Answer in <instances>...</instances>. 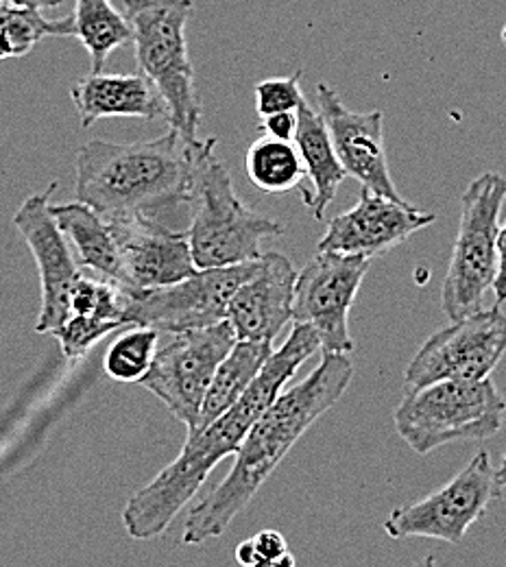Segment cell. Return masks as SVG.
Instances as JSON below:
<instances>
[{
  "label": "cell",
  "instance_id": "cell-9",
  "mask_svg": "<svg viewBox=\"0 0 506 567\" xmlns=\"http://www.w3.org/2000/svg\"><path fill=\"white\" fill-rule=\"evenodd\" d=\"M498 496L500 487L492 456L489 452H478L434 494L415 504L395 508L384 522V533L397 542L420 537L461 544L472 524L485 517Z\"/></svg>",
  "mask_w": 506,
  "mask_h": 567
},
{
  "label": "cell",
  "instance_id": "cell-6",
  "mask_svg": "<svg viewBox=\"0 0 506 567\" xmlns=\"http://www.w3.org/2000/svg\"><path fill=\"white\" fill-rule=\"evenodd\" d=\"M193 208L188 236L199 271L256 260L262 256V238L285 234L282 223L245 206L227 166L217 157V144L199 159Z\"/></svg>",
  "mask_w": 506,
  "mask_h": 567
},
{
  "label": "cell",
  "instance_id": "cell-12",
  "mask_svg": "<svg viewBox=\"0 0 506 567\" xmlns=\"http://www.w3.org/2000/svg\"><path fill=\"white\" fill-rule=\"evenodd\" d=\"M371 260L319 251L297 274L292 321L310 326L323 354H350L357 343L350 334V310L357 301Z\"/></svg>",
  "mask_w": 506,
  "mask_h": 567
},
{
  "label": "cell",
  "instance_id": "cell-15",
  "mask_svg": "<svg viewBox=\"0 0 506 567\" xmlns=\"http://www.w3.org/2000/svg\"><path fill=\"white\" fill-rule=\"evenodd\" d=\"M107 220L118 247L127 290L182 282L199 271L188 231L145 216Z\"/></svg>",
  "mask_w": 506,
  "mask_h": 567
},
{
  "label": "cell",
  "instance_id": "cell-17",
  "mask_svg": "<svg viewBox=\"0 0 506 567\" xmlns=\"http://www.w3.org/2000/svg\"><path fill=\"white\" fill-rule=\"evenodd\" d=\"M295 284L297 271L287 256L262 254L256 274L238 286L227 308L236 339L273 343L292 319Z\"/></svg>",
  "mask_w": 506,
  "mask_h": 567
},
{
  "label": "cell",
  "instance_id": "cell-26",
  "mask_svg": "<svg viewBox=\"0 0 506 567\" xmlns=\"http://www.w3.org/2000/svg\"><path fill=\"white\" fill-rule=\"evenodd\" d=\"M157 332L148 328H134L123 334L105 355V371L118 382H141L155 358Z\"/></svg>",
  "mask_w": 506,
  "mask_h": 567
},
{
  "label": "cell",
  "instance_id": "cell-18",
  "mask_svg": "<svg viewBox=\"0 0 506 567\" xmlns=\"http://www.w3.org/2000/svg\"><path fill=\"white\" fill-rule=\"evenodd\" d=\"M74 110L81 127L87 130L101 118H168V110L159 92L145 74H105L92 72L71 87Z\"/></svg>",
  "mask_w": 506,
  "mask_h": 567
},
{
  "label": "cell",
  "instance_id": "cell-16",
  "mask_svg": "<svg viewBox=\"0 0 506 567\" xmlns=\"http://www.w3.org/2000/svg\"><path fill=\"white\" fill-rule=\"evenodd\" d=\"M434 220L436 214L362 188L359 204L328 223L319 240V251L364 256L371 260L406 243L415 231L433 225Z\"/></svg>",
  "mask_w": 506,
  "mask_h": 567
},
{
  "label": "cell",
  "instance_id": "cell-32",
  "mask_svg": "<svg viewBox=\"0 0 506 567\" xmlns=\"http://www.w3.org/2000/svg\"><path fill=\"white\" fill-rule=\"evenodd\" d=\"M496 481H498V487H500V489H506V454L503 456L500 467L496 470Z\"/></svg>",
  "mask_w": 506,
  "mask_h": 567
},
{
  "label": "cell",
  "instance_id": "cell-14",
  "mask_svg": "<svg viewBox=\"0 0 506 567\" xmlns=\"http://www.w3.org/2000/svg\"><path fill=\"white\" fill-rule=\"evenodd\" d=\"M317 110L321 112L337 155L348 173L361 182L362 188L382 195L393 202H406L393 184L386 144H384V114L352 112L339 96V92L328 85H317Z\"/></svg>",
  "mask_w": 506,
  "mask_h": 567
},
{
  "label": "cell",
  "instance_id": "cell-1",
  "mask_svg": "<svg viewBox=\"0 0 506 567\" xmlns=\"http://www.w3.org/2000/svg\"><path fill=\"white\" fill-rule=\"evenodd\" d=\"M319 350L321 341L317 332L310 326L295 323L285 346L273 350L242 398L213 424L188 434L182 454L127 499L123 508L127 535L138 542L164 535L175 515L208 481L210 472L229 454L240 450L251 425L280 398L297 369Z\"/></svg>",
  "mask_w": 506,
  "mask_h": 567
},
{
  "label": "cell",
  "instance_id": "cell-4",
  "mask_svg": "<svg viewBox=\"0 0 506 567\" xmlns=\"http://www.w3.org/2000/svg\"><path fill=\"white\" fill-rule=\"evenodd\" d=\"M193 13V0H125L138 69L164 99L171 130L190 142L197 141L202 125V101L186 38Z\"/></svg>",
  "mask_w": 506,
  "mask_h": 567
},
{
  "label": "cell",
  "instance_id": "cell-20",
  "mask_svg": "<svg viewBox=\"0 0 506 567\" xmlns=\"http://www.w3.org/2000/svg\"><path fill=\"white\" fill-rule=\"evenodd\" d=\"M295 144L299 148L308 179V186L299 188L301 202L317 220H323L328 206L334 202L348 173L337 155L321 112L310 105L308 99L297 110Z\"/></svg>",
  "mask_w": 506,
  "mask_h": 567
},
{
  "label": "cell",
  "instance_id": "cell-30",
  "mask_svg": "<svg viewBox=\"0 0 506 567\" xmlns=\"http://www.w3.org/2000/svg\"><path fill=\"white\" fill-rule=\"evenodd\" d=\"M498 278L494 282V292H496V306L506 303V223L500 225L498 234Z\"/></svg>",
  "mask_w": 506,
  "mask_h": 567
},
{
  "label": "cell",
  "instance_id": "cell-13",
  "mask_svg": "<svg viewBox=\"0 0 506 567\" xmlns=\"http://www.w3.org/2000/svg\"><path fill=\"white\" fill-rule=\"evenodd\" d=\"M55 190L58 182L49 184L47 190L27 197L13 214V225L22 234L40 269L42 308L35 326L40 334H53L66 321L71 290L81 276L66 236L51 214V197Z\"/></svg>",
  "mask_w": 506,
  "mask_h": 567
},
{
  "label": "cell",
  "instance_id": "cell-11",
  "mask_svg": "<svg viewBox=\"0 0 506 567\" xmlns=\"http://www.w3.org/2000/svg\"><path fill=\"white\" fill-rule=\"evenodd\" d=\"M506 354V315L500 306L452 321L413 355L404 371L409 391L443 380H487Z\"/></svg>",
  "mask_w": 506,
  "mask_h": 567
},
{
  "label": "cell",
  "instance_id": "cell-28",
  "mask_svg": "<svg viewBox=\"0 0 506 567\" xmlns=\"http://www.w3.org/2000/svg\"><path fill=\"white\" fill-rule=\"evenodd\" d=\"M301 72L292 76H273L265 79L256 85V112L260 118L280 114V112H297L306 101L301 85Z\"/></svg>",
  "mask_w": 506,
  "mask_h": 567
},
{
  "label": "cell",
  "instance_id": "cell-25",
  "mask_svg": "<svg viewBox=\"0 0 506 567\" xmlns=\"http://www.w3.org/2000/svg\"><path fill=\"white\" fill-rule=\"evenodd\" d=\"M49 35H74L73 16L49 20L38 9H20L9 4V11L0 24V62L29 55L33 47Z\"/></svg>",
  "mask_w": 506,
  "mask_h": 567
},
{
  "label": "cell",
  "instance_id": "cell-34",
  "mask_svg": "<svg viewBox=\"0 0 506 567\" xmlns=\"http://www.w3.org/2000/svg\"><path fill=\"white\" fill-rule=\"evenodd\" d=\"M7 11H9V4H4V2H0V24H2V20H4V16H7Z\"/></svg>",
  "mask_w": 506,
  "mask_h": 567
},
{
  "label": "cell",
  "instance_id": "cell-10",
  "mask_svg": "<svg viewBox=\"0 0 506 567\" xmlns=\"http://www.w3.org/2000/svg\"><path fill=\"white\" fill-rule=\"evenodd\" d=\"M236 332L229 321L204 330H188L159 350L145 378L138 382L193 432L215 380L218 364L236 346Z\"/></svg>",
  "mask_w": 506,
  "mask_h": 567
},
{
  "label": "cell",
  "instance_id": "cell-19",
  "mask_svg": "<svg viewBox=\"0 0 506 567\" xmlns=\"http://www.w3.org/2000/svg\"><path fill=\"white\" fill-rule=\"evenodd\" d=\"M118 328H130L125 323V290L79 276L71 290L69 317L53 337L60 341L62 354L76 360Z\"/></svg>",
  "mask_w": 506,
  "mask_h": 567
},
{
  "label": "cell",
  "instance_id": "cell-2",
  "mask_svg": "<svg viewBox=\"0 0 506 567\" xmlns=\"http://www.w3.org/2000/svg\"><path fill=\"white\" fill-rule=\"evenodd\" d=\"M354 364L348 354H323L319 367L251 425L236 463L223 483L190 508L182 535L184 546H199L220 537L249 506L269 476L280 467L297 441L348 391Z\"/></svg>",
  "mask_w": 506,
  "mask_h": 567
},
{
  "label": "cell",
  "instance_id": "cell-29",
  "mask_svg": "<svg viewBox=\"0 0 506 567\" xmlns=\"http://www.w3.org/2000/svg\"><path fill=\"white\" fill-rule=\"evenodd\" d=\"M265 136L276 141L295 142L297 136V112H280L262 118Z\"/></svg>",
  "mask_w": 506,
  "mask_h": 567
},
{
  "label": "cell",
  "instance_id": "cell-23",
  "mask_svg": "<svg viewBox=\"0 0 506 567\" xmlns=\"http://www.w3.org/2000/svg\"><path fill=\"white\" fill-rule=\"evenodd\" d=\"M74 38L90 53L92 72H103L110 55L134 40L132 24L112 0H74Z\"/></svg>",
  "mask_w": 506,
  "mask_h": 567
},
{
  "label": "cell",
  "instance_id": "cell-22",
  "mask_svg": "<svg viewBox=\"0 0 506 567\" xmlns=\"http://www.w3.org/2000/svg\"><path fill=\"white\" fill-rule=\"evenodd\" d=\"M273 354V343L262 341H236L231 352L223 358L218 364L215 380L210 384V391L206 395L199 424L188 432L195 434L213 424L227 409H231L242 393L249 389V384L256 380L269 355Z\"/></svg>",
  "mask_w": 506,
  "mask_h": 567
},
{
  "label": "cell",
  "instance_id": "cell-27",
  "mask_svg": "<svg viewBox=\"0 0 506 567\" xmlns=\"http://www.w3.org/2000/svg\"><path fill=\"white\" fill-rule=\"evenodd\" d=\"M236 561L242 567H297L285 535L278 530H262L242 542L236 548Z\"/></svg>",
  "mask_w": 506,
  "mask_h": 567
},
{
  "label": "cell",
  "instance_id": "cell-7",
  "mask_svg": "<svg viewBox=\"0 0 506 567\" xmlns=\"http://www.w3.org/2000/svg\"><path fill=\"white\" fill-rule=\"evenodd\" d=\"M506 177L483 173L461 197V220L441 288V310L450 321L483 310V297L498 278V234Z\"/></svg>",
  "mask_w": 506,
  "mask_h": 567
},
{
  "label": "cell",
  "instance_id": "cell-3",
  "mask_svg": "<svg viewBox=\"0 0 506 567\" xmlns=\"http://www.w3.org/2000/svg\"><path fill=\"white\" fill-rule=\"evenodd\" d=\"M217 138L186 141L168 130L155 141L85 142L76 151L74 193L105 218L145 216L166 223L195 206L202 155Z\"/></svg>",
  "mask_w": 506,
  "mask_h": 567
},
{
  "label": "cell",
  "instance_id": "cell-21",
  "mask_svg": "<svg viewBox=\"0 0 506 567\" xmlns=\"http://www.w3.org/2000/svg\"><path fill=\"white\" fill-rule=\"evenodd\" d=\"M51 214L55 216L64 236L73 243L81 265L99 274L105 282L127 290L110 220L81 202L51 206Z\"/></svg>",
  "mask_w": 506,
  "mask_h": 567
},
{
  "label": "cell",
  "instance_id": "cell-8",
  "mask_svg": "<svg viewBox=\"0 0 506 567\" xmlns=\"http://www.w3.org/2000/svg\"><path fill=\"white\" fill-rule=\"evenodd\" d=\"M258 260L204 269L182 282L159 288L125 290V323L171 334L223 323L234 292L256 274Z\"/></svg>",
  "mask_w": 506,
  "mask_h": 567
},
{
  "label": "cell",
  "instance_id": "cell-31",
  "mask_svg": "<svg viewBox=\"0 0 506 567\" xmlns=\"http://www.w3.org/2000/svg\"><path fill=\"white\" fill-rule=\"evenodd\" d=\"M4 4H11V7H20V9H38V11H44V9H58L66 2H74V0H0Z\"/></svg>",
  "mask_w": 506,
  "mask_h": 567
},
{
  "label": "cell",
  "instance_id": "cell-24",
  "mask_svg": "<svg viewBox=\"0 0 506 567\" xmlns=\"http://www.w3.org/2000/svg\"><path fill=\"white\" fill-rule=\"evenodd\" d=\"M247 177L256 188L269 195H285L303 186L306 168L295 142L262 136L245 155Z\"/></svg>",
  "mask_w": 506,
  "mask_h": 567
},
{
  "label": "cell",
  "instance_id": "cell-33",
  "mask_svg": "<svg viewBox=\"0 0 506 567\" xmlns=\"http://www.w3.org/2000/svg\"><path fill=\"white\" fill-rule=\"evenodd\" d=\"M413 567H434L433 555H428V557H424V559H422V561H420V564H417V566H413Z\"/></svg>",
  "mask_w": 506,
  "mask_h": 567
},
{
  "label": "cell",
  "instance_id": "cell-5",
  "mask_svg": "<svg viewBox=\"0 0 506 567\" xmlns=\"http://www.w3.org/2000/svg\"><path fill=\"white\" fill-rule=\"evenodd\" d=\"M506 417L505 395L492 378L443 380L409 391L393 413L402 441L420 456L461 441L496 436Z\"/></svg>",
  "mask_w": 506,
  "mask_h": 567
}]
</instances>
